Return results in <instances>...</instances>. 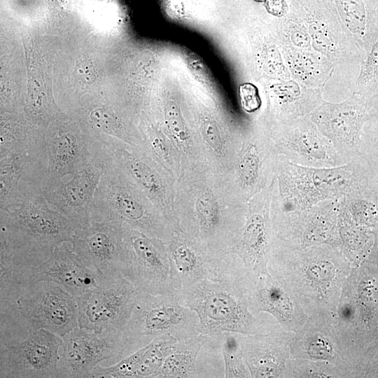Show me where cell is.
I'll use <instances>...</instances> for the list:
<instances>
[{
	"label": "cell",
	"instance_id": "1",
	"mask_svg": "<svg viewBox=\"0 0 378 378\" xmlns=\"http://www.w3.org/2000/svg\"><path fill=\"white\" fill-rule=\"evenodd\" d=\"M77 326V298L56 283L32 282L0 268V346L20 342L36 329L63 337Z\"/></svg>",
	"mask_w": 378,
	"mask_h": 378
},
{
	"label": "cell",
	"instance_id": "2",
	"mask_svg": "<svg viewBox=\"0 0 378 378\" xmlns=\"http://www.w3.org/2000/svg\"><path fill=\"white\" fill-rule=\"evenodd\" d=\"M267 269L292 290L308 316L335 320L342 288L352 269L339 248L329 244L292 248L274 237Z\"/></svg>",
	"mask_w": 378,
	"mask_h": 378
},
{
	"label": "cell",
	"instance_id": "3",
	"mask_svg": "<svg viewBox=\"0 0 378 378\" xmlns=\"http://www.w3.org/2000/svg\"><path fill=\"white\" fill-rule=\"evenodd\" d=\"M247 269L239 258L224 256L214 275L176 293L180 303L197 314L201 333L215 338L225 332L253 335L281 327L272 316L250 310L244 293Z\"/></svg>",
	"mask_w": 378,
	"mask_h": 378
},
{
	"label": "cell",
	"instance_id": "4",
	"mask_svg": "<svg viewBox=\"0 0 378 378\" xmlns=\"http://www.w3.org/2000/svg\"><path fill=\"white\" fill-rule=\"evenodd\" d=\"M80 227L43 195L27 199L16 209H0V266L37 267L56 247L71 242Z\"/></svg>",
	"mask_w": 378,
	"mask_h": 378
},
{
	"label": "cell",
	"instance_id": "5",
	"mask_svg": "<svg viewBox=\"0 0 378 378\" xmlns=\"http://www.w3.org/2000/svg\"><path fill=\"white\" fill-rule=\"evenodd\" d=\"M366 176L360 159L331 168H314L290 162L280 155L276 176L277 207L300 211L328 200H338L356 189Z\"/></svg>",
	"mask_w": 378,
	"mask_h": 378
},
{
	"label": "cell",
	"instance_id": "6",
	"mask_svg": "<svg viewBox=\"0 0 378 378\" xmlns=\"http://www.w3.org/2000/svg\"><path fill=\"white\" fill-rule=\"evenodd\" d=\"M200 333L197 314L181 304L175 294L153 295L138 290L132 314L122 330L124 357L156 339L174 337L182 341Z\"/></svg>",
	"mask_w": 378,
	"mask_h": 378
},
{
	"label": "cell",
	"instance_id": "7",
	"mask_svg": "<svg viewBox=\"0 0 378 378\" xmlns=\"http://www.w3.org/2000/svg\"><path fill=\"white\" fill-rule=\"evenodd\" d=\"M335 326L358 363L378 332V272L367 261L352 267L343 284Z\"/></svg>",
	"mask_w": 378,
	"mask_h": 378
},
{
	"label": "cell",
	"instance_id": "8",
	"mask_svg": "<svg viewBox=\"0 0 378 378\" xmlns=\"http://www.w3.org/2000/svg\"><path fill=\"white\" fill-rule=\"evenodd\" d=\"M90 220L125 223L147 236H164L159 219L141 195L127 181L125 174L111 155L95 192Z\"/></svg>",
	"mask_w": 378,
	"mask_h": 378
},
{
	"label": "cell",
	"instance_id": "9",
	"mask_svg": "<svg viewBox=\"0 0 378 378\" xmlns=\"http://www.w3.org/2000/svg\"><path fill=\"white\" fill-rule=\"evenodd\" d=\"M47 169L45 136L0 158V209H16L43 195Z\"/></svg>",
	"mask_w": 378,
	"mask_h": 378
},
{
	"label": "cell",
	"instance_id": "10",
	"mask_svg": "<svg viewBox=\"0 0 378 378\" xmlns=\"http://www.w3.org/2000/svg\"><path fill=\"white\" fill-rule=\"evenodd\" d=\"M339 209L340 200L321 202L300 211L283 212L275 208L272 218L274 236L292 248L329 244L341 251Z\"/></svg>",
	"mask_w": 378,
	"mask_h": 378
},
{
	"label": "cell",
	"instance_id": "11",
	"mask_svg": "<svg viewBox=\"0 0 378 378\" xmlns=\"http://www.w3.org/2000/svg\"><path fill=\"white\" fill-rule=\"evenodd\" d=\"M138 289L123 276L105 277L77 298L78 326L96 332L122 331L128 322Z\"/></svg>",
	"mask_w": 378,
	"mask_h": 378
},
{
	"label": "cell",
	"instance_id": "12",
	"mask_svg": "<svg viewBox=\"0 0 378 378\" xmlns=\"http://www.w3.org/2000/svg\"><path fill=\"white\" fill-rule=\"evenodd\" d=\"M62 340L59 377H89L102 362L111 366L125 358L122 331L96 332L77 326Z\"/></svg>",
	"mask_w": 378,
	"mask_h": 378
},
{
	"label": "cell",
	"instance_id": "13",
	"mask_svg": "<svg viewBox=\"0 0 378 378\" xmlns=\"http://www.w3.org/2000/svg\"><path fill=\"white\" fill-rule=\"evenodd\" d=\"M71 243L73 251L89 268L106 278L125 277L129 259L122 223L90 220L76 230Z\"/></svg>",
	"mask_w": 378,
	"mask_h": 378
},
{
	"label": "cell",
	"instance_id": "14",
	"mask_svg": "<svg viewBox=\"0 0 378 378\" xmlns=\"http://www.w3.org/2000/svg\"><path fill=\"white\" fill-rule=\"evenodd\" d=\"M62 337L41 328L16 344L0 346L1 378H58Z\"/></svg>",
	"mask_w": 378,
	"mask_h": 378
},
{
	"label": "cell",
	"instance_id": "15",
	"mask_svg": "<svg viewBox=\"0 0 378 378\" xmlns=\"http://www.w3.org/2000/svg\"><path fill=\"white\" fill-rule=\"evenodd\" d=\"M129 265L125 277L153 295L175 294L168 251L160 241L123 225Z\"/></svg>",
	"mask_w": 378,
	"mask_h": 378
},
{
	"label": "cell",
	"instance_id": "16",
	"mask_svg": "<svg viewBox=\"0 0 378 378\" xmlns=\"http://www.w3.org/2000/svg\"><path fill=\"white\" fill-rule=\"evenodd\" d=\"M244 293L252 313L272 316L287 331L296 332L308 318L292 290L270 274H260L248 268Z\"/></svg>",
	"mask_w": 378,
	"mask_h": 378
},
{
	"label": "cell",
	"instance_id": "17",
	"mask_svg": "<svg viewBox=\"0 0 378 378\" xmlns=\"http://www.w3.org/2000/svg\"><path fill=\"white\" fill-rule=\"evenodd\" d=\"M312 120H289L275 139L278 153L290 162L314 168H331L346 164L332 141Z\"/></svg>",
	"mask_w": 378,
	"mask_h": 378
},
{
	"label": "cell",
	"instance_id": "18",
	"mask_svg": "<svg viewBox=\"0 0 378 378\" xmlns=\"http://www.w3.org/2000/svg\"><path fill=\"white\" fill-rule=\"evenodd\" d=\"M335 323V318L330 316H309L290 342V357L328 362L346 371L350 377H353L358 360L342 342Z\"/></svg>",
	"mask_w": 378,
	"mask_h": 378
},
{
	"label": "cell",
	"instance_id": "19",
	"mask_svg": "<svg viewBox=\"0 0 378 378\" xmlns=\"http://www.w3.org/2000/svg\"><path fill=\"white\" fill-rule=\"evenodd\" d=\"M90 160L66 183L44 194L47 201L80 227L88 224L94 196L111 154L106 148H92Z\"/></svg>",
	"mask_w": 378,
	"mask_h": 378
},
{
	"label": "cell",
	"instance_id": "20",
	"mask_svg": "<svg viewBox=\"0 0 378 378\" xmlns=\"http://www.w3.org/2000/svg\"><path fill=\"white\" fill-rule=\"evenodd\" d=\"M48 169L44 194L54 190L68 175L74 176L92 158L90 141L74 125L57 123L45 136Z\"/></svg>",
	"mask_w": 378,
	"mask_h": 378
},
{
	"label": "cell",
	"instance_id": "21",
	"mask_svg": "<svg viewBox=\"0 0 378 378\" xmlns=\"http://www.w3.org/2000/svg\"><path fill=\"white\" fill-rule=\"evenodd\" d=\"M311 119L346 163L361 158V131L367 119L363 104L354 101L325 104L313 112Z\"/></svg>",
	"mask_w": 378,
	"mask_h": 378
},
{
	"label": "cell",
	"instance_id": "22",
	"mask_svg": "<svg viewBox=\"0 0 378 378\" xmlns=\"http://www.w3.org/2000/svg\"><path fill=\"white\" fill-rule=\"evenodd\" d=\"M10 269L32 282L56 283L76 298L98 286L105 278L99 272L87 267L66 242L56 247L50 258L37 267Z\"/></svg>",
	"mask_w": 378,
	"mask_h": 378
},
{
	"label": "cell",
	"instance_id": "23",
	"mask_svg": "<svg viewBox=\"0 0 378 378\" xmlns=\"http://www.w3.org/2000/svg\"><path fill=\"white\" fill-rule=\"evenodd\" d=\"M294 334L282 327L265 333H239L243 358L252 378H285Z\"/></svg>",
	"mask_w": 378,
	"mask_h": 378
},
{
	"label": "cell",
	"instance_id": "24",
	"mask_svg": "<svg viewBox=\"0 0 378 378\" xmlns=\"http://www.w3.org/2000/svg\"><path fill=\"white\" fill-rule=\"evenodd\" d=\"M268 200L250 209L232 248L250 270L260 274H270L267 263L274 237Z\"/></svg>",
	"mask_w": 378,
	"mask_h": 378
},
{
	"label": "cell",
	"instance_id": "25",
	"mask_svg": "<svg viewBox=\"0 0 378 378\" xmlns=\"http://www.w3.org/2000/svg\"><path fill=\"white\" fill-rule=\"evenodd\" d=\"M168 254L176 293L214 275L224 257L186 237L172 243Z\"/></svg>",
	"mask_w": 378,
	"mask_h": 378
},
{
	"label": "cell",
	"instance_id": "26",
	"mask_svg": "<svg viewBox=\"0 0 378 378\" xmlns=\"http://www.w3.org/2000/svg\"><path fill=\"white\" fill-rule=\"evenodd\" d=\"M177 340L160 338L122 359L108 369L111 377H155Z\"/></svg>",
	"mask_w": 378,
	"mask_h": 378
},
{
	"label": "cell",
	"instance_id": "27",
	"mask_svg": "<svg viewBox=\"0 0 378 378\" xmlns=\"http://www.w3.org/2000/svg\"><path fill=\"white\" fill-rule=\"evenodd\" d=\"M338 228L341 251L352 267L361 265L368 258L374 244L373 230L356 224L340 200Z\"/></svg>",
	"mask_w": 378,
	"mask_h": 378
},
{
	"label": "cell",
	"instance_id": "28",
	"mask_svg": "<svg viewBox=\"0 0 378 378\" xmlns=\"http://www.w3.org/2000/svg\"><path fill=\"white\" fill-rule=\"evenodd\" d=\"M209 339L207 335L200 333L189 339L176 342L155 377H197V357Z\"/></svg>",
	"mask_w": 378,
	"mask_h": 378
},
{
	"label": "cell",
	"instance_id": "29",
	"mask_svg": "<svg viewBox=\"0 0 378 378\" xmlns=\"http://www.w3.org/2000/svg\"><path fill=\"white\" fill-rule=\"evenodd\" d=\"M262 150L255 141L248 142L242 149L237 171L239 186L244 190L251 191L260 183L264 169Z\"/></svg>",
	"mask_w": 378,
	"mask_h": 378
},
{
	"label": "cell",
	"instance_id": "30",
	"mask_svg": "<svg viewBox=\"0 0 378 378\" xmlns=\"http://www.w3.org/2000/svg\"><path fill=\"white\" fill-rule=\"evenodd\" d=\"M285 378H350V375L328 362L290 357Z\"/></svg>",
	"mask_w": 378,
	"mask_h": 378
},
{
	"label": "cell",
	"instance_id": "31",
	"mask_svg": "<svg viewBox=\"0 0 378 378\" xmlns=\"http://www.w3.org/2000/svg\"><path fill=\"white\" fill-rule=\"evenodd\" d=\"M215 339L221 342L225 363V377H251L243 358L239 333L225 332L216 336Z\"/></svg>",
	"mask_w": 378,
	"mask_h": 378
},
{
	"label": "cell",
	"instance_id": "32",
	"mask_svg": "<svg viewBox=\"0 0 378 378\" xmlns=\"http://www.w3.org/2000/svg\"><path fill=\"white\" fill-rule=\"evenodd\" d=\"M27 127L29 126L22 120H4L1 134L0 158L44 136L41 132L28 131Z\"/></svg>",
	"mask_w": 378,
	"mask_h": 378
},
{
	"label": "cell",
	"instance_id": "33",
	"mask_svg": "<svg viewBox=\"0 0 378 378\" xmlns=\"http://www.w3.org/2000/svg\"><path fill=\"white\" fill-rule=\"evenodd\" d=\"M198 230L204 239H212L218 235L221 218L218 204L209 194H203L195 202Z\"/></svg>",
	"mask_w": 378,
	"mask_h": 378
},
{
	"label": "cell",
	"instance_id": "34",
	"mask_svg": "<svg viewBox=\"0 0 378 378\" xmlns=\"http://www.w3.org/2000/svg\"><path fill=\"white\" fill-rule=\"evenodd\" d=\"M165 123L176 142L183 147H187L190 136L179 108L173 102L168 103L165 108Z\"/></svg>",
	"mask_w": 378,
	"mask_h": 378
},
{
	"label": "cell",
	"instance_id": "35",
	"mask_svg": "<svg viewBox=\"0 0 378 378\" xmlns=\"http://www.w3.org/2000/svg\"><path fill=\"white\" fill-rule=\"evenodd\" d=\"M200 131L206 144L216 154H223L225 150L224 141L217 124L204 118L200 122Z\"/></svg>",
	"mask_w": 378,
	"mask_h": 378
},
{
	"label": "cell",
	"instance_id": "36",
	"mask_svg": "<svg viewBox=\"0 0 378 378\" xmlns=\"http://www.w3.org/2000/svg\"><path fill=\"white\" fill-rule=\"evenodd\" d=\"M289 63L293 71L301 78H308L316 70V64L312 58L300 53L290 55Z\"/></svg>",
	"mask_w": 378,
	"mask_h": 378
},
{
	"label": "cell",
	"instance_id": "37",
	"mask_svg": "<svg viewBox=\"0 0 378 378\" xmlns=\"http://www.w3.org/2000/svg\"><path fill=\"white\" fill-rule=\"evenodd\" d=\"M148 143L153 154L162 161H167L169 157L168 146L164 137L156 131L150 130L147 135Z\"/></svg>",
	"mask_w": 378,
	"mask_h": 378
},
{
	"label": "cell",
	"instance_id": "38",
	"mask_svg": "<svg viewBox=\"0 0 378 378\" xmlns=\"http://www.w3.org/2000/svg\"><path fill=\"white\" fill-rule=\"evenodd\" d=\"M378 74V39L374 45L367 60L363 63L359 80L367 82Z\"/></svg>",
	"mask_w": 378,
	"mask_h": 378
},
{
	"label": "cell",
	"instance_id": "39",
	"mask_svg": "<svg viewBox=\"0 0 378 378\" xmlns=\"http://www.w3.org/2000/svg\"><path fill=\"white\" fill-rule=\"evenodd\" d=\"M244 103L245 108L252 111L258 108L260 105L259 99L256 89L251 85H246L243 90Z\"/></svg>",
	"mask_w": 378,
	"mask_h": 378
},
{
	"label": "cell",
	"instance_id": "40",
	"mask_svg": "<svg viewBox=\"0 0 378 378\" xmlns=\"http://www.w3.org/2000/svg\"><path fill=\"white\" fill-rule=\"evenodd\" d=\"M293 30L290 36L292 42L298 47H308L310 44L309 34L302 29L296 28Z\"/></svg>",
	"mask_w": 378,
	"mask_h": 378
},
{
	"label": "cell",
	"instance_id": "41",
	"mask_svg": "<svg viewBox=\"0 0 378 378\" xmlns=\"http://www.w3.org/2000/svg\"><path fill=\"white\" fill-rule=\"evenodd\" d=\"M267 8L270 13L279 17L286 15L288 10L285 0H267Z\"/></svg>",
	"mask_w": 378,
	"mask_h": 378
},
{
	"label": "cell",
	"instance_id": "42",
	"mask_svg": "<svg viewBox=\"0 0 378 378\" xmlns=\"http://www.w3.org/2000/svg\"><path fill=\"white\" fill-rule=\"evenodd\" d=\"M257 1H263V0H257Z\"/></svg>",
	"mask_w": 378,
	"mask_h": 378
}]
</instances>
